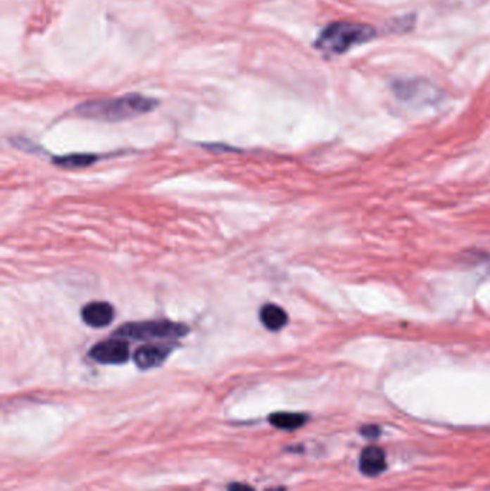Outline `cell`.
<instances>
[{
    "instance_id": "6da1fadb",
    "label": "cell",
    "mask_w": 490,
    "mask_h": 491,
    "mask_svg": "<svg viewBox=\"0 0 490 491\" xmlns=\"http://www.w3.org/2000/svg\"><path fill=\"white\" fill-rule=\"evenodd\" d=\"M157 105V99L138 94H130L118 98L88 101L78 105L74 113L82 118L115 122L151 113Z\"/></svg>"
},
{
    "instance_id": "7a4b0ae2",
    "label": "cell",
    "mask_w": 490,
    "mask_h": 491,
    "mask_svg": "<svg viewBox=\"0 0 490 491\" xmlns=\"http://www.w3.org/2000/svg\"><path fill=\"white\" fill-rule=\"evenodd\" d=\"M374 37L375 29L370 25L334 22L321 32L315 46L327 53H344L354 46L370 42Z\"/></svg>"
},
{
    "instance_id": "3957f363",
    "label": "cell",
    "mask_w": 490,
    "mask_h": 491,
    "mask_svg": "<svg viewBox=\"0 0 490 491\" xmlns=\"http://www.w3.org/2000/svg\"><path fill=\"white\" fill-rule=\"evenodd\" d=\"M189 333V328L183 324L170 321H146L131 322L122 325L115 336L121 339L135 340H161V339H179Z\"/></svg>"
},
{
    "instance_id": "277c9868",
    "label": "cell",
    "mask_w": 490,
    "mask_h": 491,
    "mask_svg": "<svg viewBox=\"0 0 490 491\" xmlns=\"http://www.w3.org/2000/svg\"><path fill=\"white\" fill-rule=\"evenodd\" d=\"M89 357L105 365H121L128 361L130 349L128 343L121 338H113L110 340L99 342L89 350Z\"/></svg>"
},
{
    "instance_id": "5b68a950",
    "label": "cell",
    "mask_w": 490,
    "mask_h": 491,
    "mask_svg": "<svg viewBox=\"0 0 490 491\" xmlns=\"http://www.w3.org/2000/svg\"><path fill=\"white\" fill-rule=\"evenodd\" d=\"M172 347L170 345H144L142 347L137 349V352L134 355V361L138 368L142 369H151L160 366L167 357L171 354Z\"/></svg>"
},
{
    "instance_id": "8992f818",
    "label": "cell",
    "mask_w": 490,
    "mask_h": 491,
    "mask_svg": "<svg viewBox=\"0 0 490 491\" xmlns=\"http://www.w3.org/2000/svg\"><path fill=\"white\" fill-rule=\"evenodd\" d=\"M84 322L92 328H103L114 321V307L108 302H91L81 310Z\"/></svg>"
},
{
    "instance_id": "52a82bcc",
    "label": "cell",
    "mask_w": 490,
    "mask_h": 491,
    "mask_svg": "<svg viewBox=\"0 0 490 491\" xmlns=\"http://www.w3.org/2000/svg\"><path fill=\"white\" fill-rule=\"evenodd\" d=\"M386 454L378 447H367L360 455V470L368 477H375L386 470Z\"/></svg>"
},
{
    "instance_id": "ba28073f",
    "label": "cell",
    "mask_w": 490,
    "mask_h": 491,
    "mask_svg": "<svg viewBox=\"0 0 490 491\" xmlns=\"http://www.w3.org/2000/svg\"><path fill=\"white\" fill-rule=\"evenodd\" d=\"M260 321L269 331H279L288 324L287 312L276 305H265L260 309Z\"/></svg>"
},
{
    "instance_id": "9c48e42d",
    "label": "cell",
    "mask_w": 490,
    "mask_h": 491,
    "mask_svg": "<svg viewBox=\"0 0 490 491\" xmlns=\"http://www.w3.org/2000/svg\"><path fill=\"white\" fill-rule=\"evenodd\" d=\"M308 416L299 412H275L269 416L270 424L281 430H296L306 423Z\"/></svg>"
},
{
    "instance_id": "30bf717a",
    "label": "cell",
    "mask_w": 490,
    "mask_h": 491,
    "mask_svg": "<svg viewBox=\"0 0 490 491\" xmlns=\"http://www.w3.org/2000/svg\"><path fill=\"white\" fill-rule=\"evenodd\" d=\"M96 160H99V157L94 154H71L55 158V164L65 168H82L92 165Z\"/></svg>"
},
{
    "instance_id": "8fae6325",
    "label": "cell",
    "mask_w": 490,
    "mask_h": 491,
    "mask_svg": "<svg viewBox=\"0 0 490 491\" xmlns=\"http://www.w3.org/2000/svg\"><path fill=\"white\" fill-rule=\"evenodd\" d=\"M361 434L368 438H377L379 434V428L377 426H365L361 428Z\"/></svg>"
},
{
    "instance_id": "7c38bea8",
    "label": "cell",
    "mask_w": 490,
    "mask_h": 491,
    "mask_svg": "<svg viewBox=\"0 0 490 491\" xmlns=\"http://www.w3.org/2000/svg\"><path fill=\"white\" fill-rule=\"evenodd\" d=\"M229 491H255L251 485L248 484H240V483H234L229 487Z\"/></svg>"
},
{
    "instance_id": "4fadbf2b",
    "label": "cell",
    "mask_w": 490,
    "mask_h": 491,
    "mask_svg": "<svg viewBox=\"0 0 490 491\" xmlns=\"http://www.w3.org/2000/svg\"><path fill=\"white\" fill-rule=\"evenodd\" d=\"M268 491H285V488L284 487H275V488H270V490H268Z\"/></svg>"
}]
</instances>
